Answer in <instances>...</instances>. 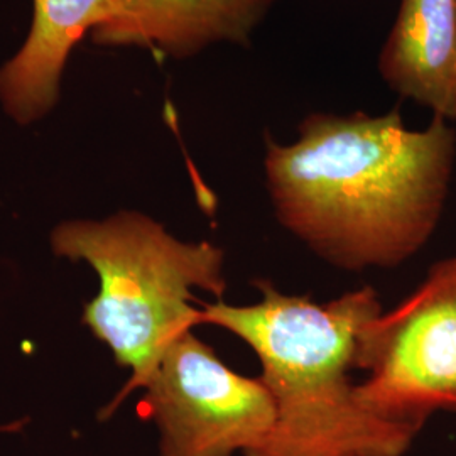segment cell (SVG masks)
Here are the masks:
<instances>
[{"instance_id":"7a4b0ae2","label":"cell","mask_w":456,"mask_h":456,"mask_svg":"<svg viewBox=\"0 0 456 456\" xmlns=\"http://www.w3.org/2000/svg\"><path fill=\"white\" fill-rule=\"evenodd\" d=\"M261 299L233 306L200 303V323L227 330L262 365L276 423L245 456H404L421 428L380 418L350 379L359 370L365 325L382 313L374 288L363 286L328 303L277 291L256 281Z\"/></svg>"},{"instance_id":"277c9868","label":"cell","mask_w":456,"mask_h":456,"mask_svg":"<svg viewBox=\"0 0 456 456\" xmlns=\"http://www.w3.org/2000/svg\"><path fill=\"white\" fill-rule=\"evenodd\" d=\"M357 369L360 399L380 418L423 429L433 412H456V257L365 325Z\"/></svg>"},{"instance_id":"3957f363","label":"cell","mask_w":456,"mask_h":456,"mask_svg":"<svg viewBox=\"0 0 456 456\" xmlns=\"http://www.w3.org/2000/svg\"><path fill=\"white\" fill-rule=\"evenodd\" d=\"M56 257L94 267L100 291L85 306L82 323L107 345L131 380L102 418H109L146 377L167 345L200 326L201 289L222 299L225 254L212 242H184L152 216L122 210L103 220H66L53 228Z\"/></svg>"},{"instance_id":"5b68a950","label":"cell","mask_w":456,"mask_h":456,"mask_svg":"<svg viewBox=\"0 0 456 456\" xmlns=\"http://www.w3.org/2000/svg\"><path fill=\"white\" fill-rule=\"evenodd\" d=\"M137 389L142 414L159 431V456L248 455L276 423L261 377L232 370L193 330L167 345Z\"/></svg>"},{"instance_id":"52a82bcc","label":"cell","mask_w":456,"mask_h":456,"mask_svg":"<svg viewBox=\"0 0 456 456\" xmlns=\"http://www.w3.org/2000/svg\"><path fill=\"white\" fill-rule=\"evenodd\" d=\"M29 34L0 66V107L19 126L54 110L68 60L83 37L107 24L117 0H33Z\"/></svg>"},{"instance_id":"ba28073f","label":"cell","mask_w":456,"mask_h":456,"mask_svg":"<svg viewBox=\"0 0 456 456\" xmlns=\"http://www.w3.org/2000/svg\"><path fill=\"white\" fill-rule=\"evenodd\" d=\"M379 73L397 95L456 120V0H401Z\"/></svg>"},{"instance_id":"6da1fadb","label":"cell","mask_w":456,"mask_h":456,"mask_svg":"<svg viewBox=\"0 0 456 456\" xmlns=\"http://www.w3.org/2000/svg\"><path fill=\"white\" fill-rule=\"evenodd\" d=\"M456 158L450 120L412 131L401 112L311 114L297 139L265 142V184L282 227L343 271L391 269L440 224Z\"/></svg>"},{"instance_id":"8992f818","label":"cell","mask_w":456,"mask_h":456,"mask_svg":"<svg viewBox=\"0 0 456 456\" xmlns=\"http://www.w3.org/2000/svg\"><path fill=\"white\" fill-rule=\"evenodd\" d=\"M276 0H117L90 34L98 46H137L184 60L213 45L247 46Z\"/></svg>"}]
</instances>
